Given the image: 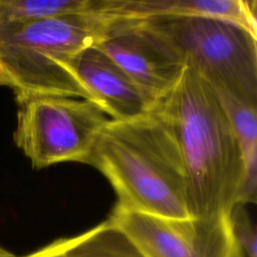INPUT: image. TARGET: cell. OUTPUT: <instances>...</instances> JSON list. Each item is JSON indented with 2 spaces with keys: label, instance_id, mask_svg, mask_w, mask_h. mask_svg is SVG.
<instances>
[{
  "label": "cell",
  "instance_id": "obj_4",
  "mask_svg": "<svg viewBox=\"0 0 257 257\" xmlns=\"http://www.w3.org/2000/svg\"><path fill=\"white\" fill-rule=\"evenodd\" d=\"M141 21L166 40L214 90L257 104V37L236 24L213 18Z\"/></svg>",
  "mask_w": 257,
  "mask_h": 257
},
{
  "label": "cell",
  "instance_id": "obj_11",
  "mask_svg": "<svg viewBox=\"0 0 257 257\" xmlns=\"http://www.w3.org/2000/svg\"><path fill=\"white\" fill-rule=\"evenodd\" d=\"M239 141L244 159L240 204L256 203L257 189V104L216 91Z\"/></svg>",
  "mask_w": 257,
  "mask_h": 257
},
{
  "label": "cell",
  "instance_id": "obj_1",
  "mask_svg": "<svg viewBox=\"0 0 257 257\" xmlns=\"http://www.w3.org/2000/svg\"><path fill=\"white\" fill-rule=\"evenodd\" d=\"M171 128L188 181L192 218L229 215L239 204L244 159L213 87L186 65L178 83L154 108Z\"/></svg>",
  "mask_w": 257,
  "mask_h": 257
},
{
  "label": "cell",
  "instance_id": "obj_2",
  "mask_svg": "<svg viewBox=\"0 0 257 257\" xmlns=\"http://www.w3.org/2000/svg\"><path fill=\"white\" fill-rule=\"evenodd\" d=\"M87 165L110 183L114 206L170 219L191 218L188 181L176 139L154 109L126 119H109Z\"/></svg>",
  "mask_w": 257,
  "mask_h": 257
},
{
  "label": "cell",
  "instance_id": "obj_13",
  "mask_svg": "<svg viewBox=\"0 0 257 257\" xmlns=\"http://www.w3.org/2000/svg\"><path fill=\"white\" fill-rule=\"evenodd\" d=\"M244 206V204H237L229 214L232 231L244 255L257 257L256 228Z\"/></svg>",
  "mask_w": 257,
  "mask_h": 257
},
{
  "label": "cell",
  "instance_id": "obj_9",
  "mask_svg": "<svg viewBox=\"0 0 257 257\" xmlns=\"http://www.w3.org/2000/svg\"><path fill=\"white\" fill-rule=\"evenodd\" d=\"M256 0H95L94 12L110 21L205 17L236 24L257 37Z\"/></svg>",
  "mask_w": 257,
  "mask_h": 257
},
{
  "label": "cell",
  "instance_id": "obj_7",
  "mask_svg": "<svg viewBox=\"0 0 257 257\" xmlns=\"http://www.w3.org/2000/svg\"><path fill=\"white\" fill-rule=\"evenodd\" d=\"M154 101L180 80L186 64L171 45L141 20H116L96 45Z\"/></svg>",
  "mask_w": 257,
  "mask_h": 257
},
{
  "label": "cell",
  "instance_id": "obj_12",
  "mask_svg": "<svg viewBox=\"0 0 257 257\" xmlns=\"http://www.w3.org/2000/svg\"><path fill=\"white\" fill-rule=\"evenodd\" d=\"M94 5L95 0H0V23L91 13Z\"/></svg>",
  "mask_w": 257,
  "mask_h": 257
},
{
  "label": "cell",
  "instance_id": "obj_5",
  "mask_svg": "<svg viewBox=\"0 0 257 257\" xmlns=\"http://www.w3.org/2000/svg\"><path fill=\"white\" fill-rule=\"evenodd\" d=\"M13 141L34 169L55 164H87L109 117L92 101L64 95L16 98Z\"/></svg>",
  "mask_w": 257,
  "mask_h": 257
},
{
  "label": "cell",
  "instance_id": "obj_6",
  "mask_svg": "<svg viewBox=\"0 0 257 257\" xmlns=\"http://www.w3.org/2000/svg\"><path fill=\"white\" fill-rule=\"evenodd\" d=\"M108 220L144 257H245L229 215L170 219L114 206Z\"/></svg>",
  "mask_w": 257,
  "mask_h": 257
},
{
  "label": "cell",
  "instance_id": "obj_10",
  "mask_svg": "<svg viewBox=\"0 0 257 257\" xmlns=\"http://www.w3.org/2000/svg\"><path fill=\"white\" fill-rule=\"evenodd\" d=\"M23 257H144L132 240L108 219L91 229L57 239Z\"/></svg>",
  "mask_w": 257,
  "mask_h": 257
},
{
  "label": "cell",
  "instance_id": "obj_3",
  "mask_svg": "<svg viewBox=\"0 0 257 257\" xmlns=\"http://www.w3.org/2000/svg\"><path fill=\"white\" fill-rule=\"evenodd\" d=\"M111 22L91 12L0 23V85L12 89L16 98L64 95L90 100L74 60L105 37Z\"/></svg>",
  "mask_w": 257,
  "mask_h": 257
},
{
  "label": "cell",
  "instance_id": "obj_8",
  "mask_svg": "<svg viewBox=\"0 0 257 257\" xmlns=\"http://www.w3.org/2000/svg\"><path fill=\"white\" fill-rule=\"evenodd\" d=\"M73 66L90 100L109 119L126 120L153 110L156 102L96 45L82 50Z\"/></svg>",
  "mask_w": 257,
  "mask_h": 257
},
{
  "label": "cell",
  "instance_id": "obj_14",
  "mask_svg": "<svg viewBox=\"0 0 257 257\" xmlns=\"http://www.w3.org/2000/svg\"><path fill=\"white\" fill-rule=\"evenodd\" d=\"M0 257H17V256L13 254L11 251L7 250L6 248L0 245Z\"/></svg>",
  "mask_w": 257,
  "mask_h": 257
}]
</instances>
